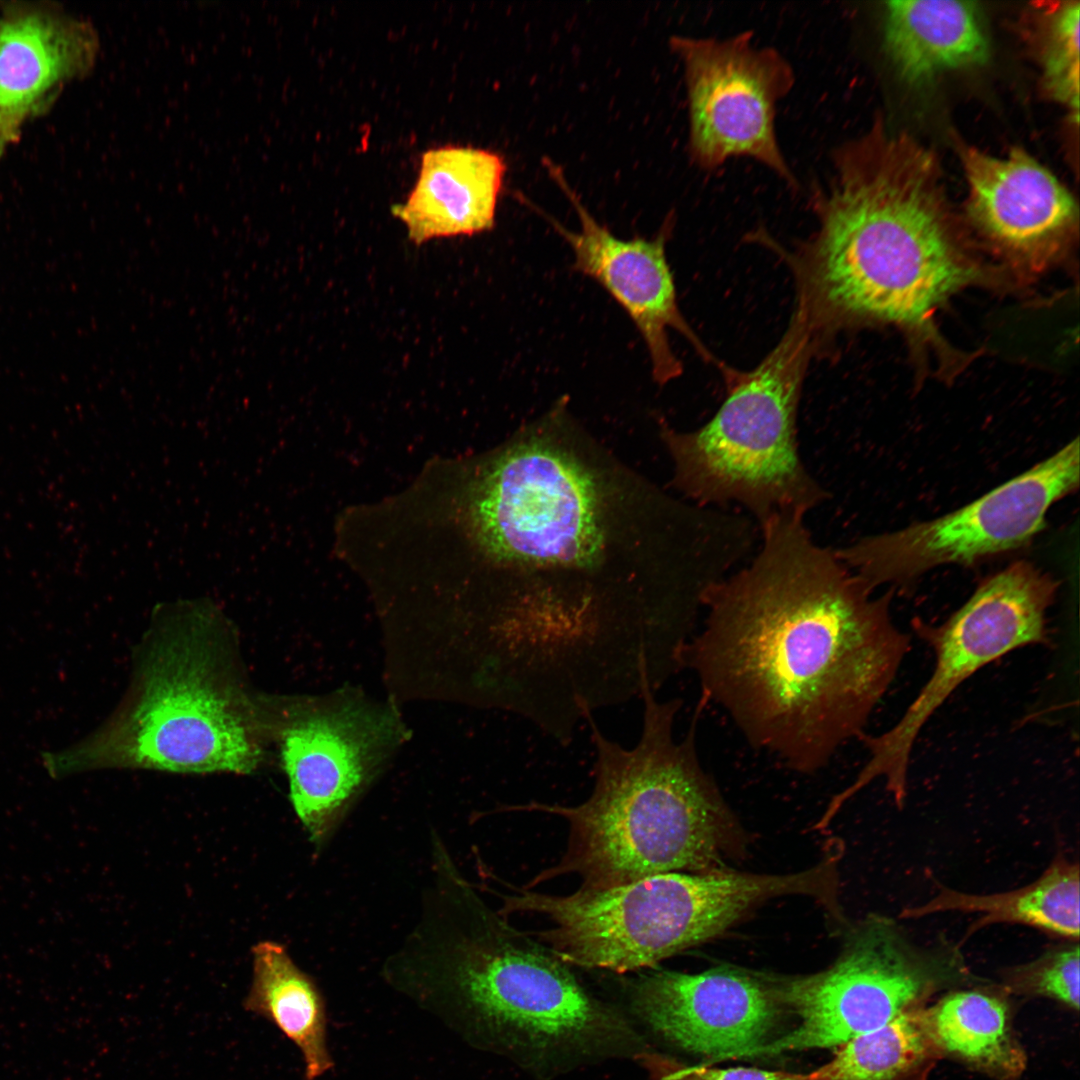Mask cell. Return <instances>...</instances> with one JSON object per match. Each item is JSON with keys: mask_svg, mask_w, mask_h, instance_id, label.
Instances as JSON below:
<instances>
[{"mask_svg": "<svg viewBox=\"0 0 1080 1080\" xmlns=\"http://www.w3.org/2000/svg\"><path fill=\"white\" fill-rule=\"evenodd\" d=\"M804 518L759 526L760 551L706 593L679 660L751 747L810 774L865 733L910 636L892 619V593L874 596Z\"/></svg>", "mask_w": 1080, "mask_h": 1080, "instance_id": "6da1fadb", "label": "cell"}, {"mask_svg": "<svg viewBox=\"0 0 1080 1080\" xmlns=\"http://www.w3.org/2000/svg\"><path fill=\"white\" fill-rule=\"evenodd\" d=\"M832 168L811 194L816 231L786 256L797 304L823 343L872 323L935 338V312L986 278L953 230L935 158L878 123L838 147Z\"/></svg>", "mask_w": 1080, "mask_h": 1080, "instance_id": "7a4b0ae2", "label": "cell"}, {"mask_svg": "<svg viewBox=\"0 0 1080 1080\" xmlns=\"http://www.w3.org/2000/svg\"><path fill=\"white\" fill-rule=\"evenodd\" d=\"M232 625L207 600L157 610L125 696L92 734L42 755L54 778L100 768L255 771L272 719L245 681Z\"/></svg>", "mask_w": 1080, "mask_h": 1080, "instance_id": "3957f363", "label": "cell"}, {"mask_svg": "<svg viewBox=\"0 0 1080 1080\" xmlns=\"http://www.w3.org/2000/svg\"><path fill=\"white\" fill-rule=\"evenodd\" d=\"M643 726L635 747L606 738L585 715L596 750L594 786L575 806L530 802L508 811L557 815L568 824L560 861L536 875L526 889L575 874L580 889L600 890L667 872L724 869L736 840L734 818L711 776L702 767L696 731L704 704L698 702L689 730L674 737L679 698L661 701L644 684Z\"/></svg>", "mask_w": 1080, "mask_h": 1080, "instance_id": "277c9868", "label": "cell"}, {"mask_svg": "<svg viewBox=\"0 0 1080 1080\" xmlns=\"http://www.w3.org/2000/svg\"><path fill=\"white\" fill-rule=\"evenodd\" d=\"M459 916L423 929L409 990L456 1019L537 1048L593 1050L630 1043L631 1030L568 965L460 886Z\"/></svg>", "mask_w": 1080, "mask_h": 1080, "instance_id": "5b68a950", "label": "cell"}, {"mask_svg": "<svg viewBox=\"0 0 1080 1080\" xmlns=\"http://www.w3.org/2000/svg\"><path fill=\"white\" fill-rule=\"evenodd\" d=\"M822 348L797 305L783 337L755 368L724 374L727 396L706 424L663 429L678 489L703 506L739 504L759 526L822 504L829 493L806 469L797 441L803 381Z\"/></svg>", "mask_w": 1080, "mask_h": 1080, "instance_id": "8992f818", "label": "cell"}, {"mask_svg": "<svg viewBox=\"0 0 1080 1080\" xmlns=\"http://www.w3.org/2000/svg\"><path fill=\"white\" fill-rule=\"evenodd\" d=\"M786 890L782 875L667 872L568 895L516 889L502 897L499 913L544 916L552 925L535 935L567 965L626 973L720 935Z\"/></svg>", "mask_w": 1080, "mask_h": 1080, "instance_id": "52a82bcc", "label": "cell"}, {"mask_svg": "<svg viewBox=\"0 0 1080 1080\" xmlns=\"http://www.w3.org/2000/svg\"><path fill=\"white\" fill-rule=\"evenodd\" d=\"M798 1025L749 1057L839 1047L972 975L958 947L913 944L891 919L872 914L848 931L836 960L809 975L766 977Z\"/></svg>", "mask_w": 1080, "mask_h": 1080, "instance_id": "ba28073f", "label": "cell"}, {"mask_svg": "<svg viewBox=\"0 0 1080 1080\" xmlns=\"http://www.w3.org/2000/svg\"><path fill=\"white\" fill-rule=\"evenodd\" d=\"M1057 588L1048 574L1019 561L986 578L944 622L935 625L913 619L914 633L934 654V669L893 727L879 735L863 733L858 738L868 751V761L845 793L852 797L881 778L901 807L907 795L912 750L924 724L982 667L1018 648L1049 645L1047 613Z\"/></svg>", "mask_w": 1080, "mask_h": 1080, "instance_id": "9c48e42d", "label": "cell"}, {"mask_svg": "<svg viewBox=\"0 0 1080 1080\" xmlns=\"http://www.w3.org/2000/svg\"><path fill=\"white\" fill-rule=\"evenodd\" d=\"M1079 440L977 500L933 520L867 536L835 550L874 590L906 585L932 568L970 565L1019 549L1042 530L1046 513L1079 486Z\"/></svg>", "mask_w": 1080, "mask_h": 1080, "instance_id": "30bf717a", "label": "cell"}, {"mask_svg": "<svg viewBox=\"0 0 1080 1080\" xmlns=\"http://www.w3.org/2000/svg\"><path fill=\"white\" fill-rule=\"evenodd\" d=\"M472 524L494 558L533 566H584L599 554L602 532L589 475L562 452L516 448L482 478Z\"/></svg>", "mask_w": 1080, "mask_h": 1080, "instance_id": "8fae6325", "label": "cell"}, {"mask_svg": "<svg viewBox=\"0 0 1080 1080\" xmlns=\"http://www.w3.org/2000/svg\"><path fill=\"white\" fill-rule=\"evenodd\" d=\"M753 33L727 38L672 36L688 99V151L694 163L715 170L735 157L757 161L792 189L797 179L777 140V104L795 76L772 47H757Z\"/></svg>", "mask_w": 1080, "mask_h": 1080, "instance_id": "7c38bea8", "label": "cell"}, {"mask_svg": "<svg viewBox=\"0 0 1080 1080\" xmlns=\"http://www.w3.org/2000/svg\"><path fill=\"white\" fill-rule=\"evenodd\" d=\"M632 1005L665 1040L717 1059L764 1045L781 1008L766 977L721 968L651 972L633 986Z\"/></svg>", "mask_w": 1080, "mask_h": 1080, "instance_id": "4fadbf2b", "label": "cell"}, {"mask_svg": "<svg viewBox=\"0 0 1080 1080\" xmlns=\"http://www.w3.org/2000/svg\"><path fill=\"white\" fill-rule=\"evenodd\" d=\"M968 210L977 229L1008 264L1041 272L1070 246L1077 205L1057 178L1023 149L1004 157L964 146Z\"/></svg>", "mask_w": 1080, "mask_h": 1080, "instance_id": "5bb4252c", "label": "cell"}, {"mask_svg": "<svg viewBox=\"0 0 1080 1080\" xmlns=\"http://www.w3.org/2000/svg\"><path fill=\"white\" fill-rule=\"evenodd\" d=\"M564 191L577 211L580 228L572 231L549 221L571 247L574 270L596 281L635 324L646 345L654 380L665 384L682 373V364L670 345V329L682 334L704 360L721 370L724 365L716 361L691 329L677 302L666 257L672 217L652 238L622 239L598 223L567 186Z\"/></svg>", "mask_w": 1080, "mask_h": 1080, "instance_id": "9a60e30c", "label": "cell"}, {"mask_svg": "<svg viewBox=\"0 0 1080 1080\" xmlns=\"http://www.w3.org/2000/svg\"><path fill=\"white\" fill-rule=\"evenodd\" d=\"M360 711L295 718L281 733V756L293 807L321 843L367 782L384 729Z\"/></svg>", "mask_w": 1080, "mask_h": 1080, "instance_id": "2e32d148", "label": "cell"}, {"mask_svg": "<svg viewBox=\"0 0 1080 1080\" xmlns=\"http://www.w3.org/2000/svg\"><path fill=\"white\" fill-rule=\"evenodd\" d=\"M506 165L496 152L446 145L426 150L407 199L392 213L416 245L473 236L495 225Z\"/></svg>", "mask_w": 1080, "mask_h": 1080, "instance_id": "e0dca14e", "label": "cell"}, {"mask_svg": "<svg viewBox=\"0 0 1080 1080\" xmlns=\"http://www.w3.org/2000/svg\"><path fill=\"white\" fill-rule=\"evenodd\" d=\"M95 41L72 19L41 12L0 22V158L34 106L91 63Z\"/></svg>", "mask_w": 1080, "mask_h": 1080, "instance_id": "ac0fdd59", "label": "cell"}, {"mask_svg": "<svg viewBox=\"0 0 1080 1080\" xmlns=\"http://www.w3.org/2000/svg\"><path fill=\"white\" fill-rule=\"evenodd\" d=\"M884 16L885 48L910 84L983 65L989 58V41L976 2L895 0L886 2Z\"/></svg>", "mask_w": 1080, "mask_h": 1080, "instance_id": "d6986e66", "label": "cell"}, {"mask_svg": "<svg viewBox=\"0 0 1080 1080\" xmlns=\"http://www.w3.org/2000/svg\"><path fill=\"white\" fill-rule=\"evenodd\" d=\"M252 953L253 977L245 1009L270 1021L294 1043L302 1055L306 1080L319 1079L334 1064L327 1045L325 1002L319 989L282 945L261 942Z\"/></svg>", "mask_w": 1080, "mask_h": 1080, "instance_id": "ffe728a7", "label": "cell"}, {"mask_svg": "<svg viewBox=\"0 0 1080 1080\" xmlns=\"http://www.w3.org/2000/svg\"><path fill=\"white\" fill-rule=\"evenodd\" d=\"M926 1010L943 1056L996 1080H1016L1025 1071L1027 1055L1012 1028L1002 992L952 991Z\"/></svg>", "mask_w": 1080, "mask_h": 1080, "instance_id": "44dd1931", "label": "cell"}, {"mask_svg": "<svg viewBox=\"0 0 1080 1080\" xmlns=\"http://www.w3.org/2000/svg\"><path fill=\"white\" fill-rule=\"evenodd\" d=\"M1080 879L1077 863L1057 856L1034 882L1013 891L973 895L941 887L927 903L905 908L902 918L936 912H978L969 934L995 923L1032 926L1068 939L1079 938Z\"/></svg>", "mask_w": 1080, "mask_h": 1080, "instance_id": "7402d4cb", "label": "cell"}, {"mask_svg": "<svg viewBox=\"0 0 1080 1080\" xmlns=\"http://www.w3.org/2000/svg\"><path fill=\"white\" fill-rule=\"evenodd\" d=\"M941 1056L926 1007L919 1006L839 1046L809 1080H917Z\"/></svg>", "mask_w": 1080, "mask_h": 1080, "instance_id": "603a6c76", "label": "cell"}, {"mask_svg": "<svg viewBox=\"0 0 1080 1080\" xmlns=\"http://www.w3.org/2000/svg\"><path fill=\"white\" fill-rule=\"evenodd\" d=\"M1079 13L1077 1L1055 7L1049 15L1042 56L1046 88L1069 108L1075 122L1079 118Z\"/></svg>", "mask_w": 1080, "mask_h": 1080, "instance_id": "cb8c5ba5", "label": "cell"}, {"mask_svg": "<svg viewBox=\"0 0 1080 1080\" xmlns=\"http://www.w3.org/2000/svg\"><path fill=\"white\" fill-rule=\"evenodd\" d=\"M1080 959L1078 944L1047 951L1039 958L1006 970V992L1056 1000L1079 1009Z\"/></svg>", "mask_w": 1080, "mask_h": 1080, "instance_id": "d4e9b609", "label": "cell"}, {"mask_svg": "<svg viewBox=\"0 0 1080 1080\" xmlns=\"http://www.w3.org/2000/svg\"><path fill=\"white\" fill-rule=\"evenodd\" d=\"M642 1066L653 1080H809V1073L771 1071L749 1067L715 1068L687 1065L666 1055L644 1052Z\"/></svg>", "mask_w": 1080, "mask_h": 1080, "instance_id": "484cf974", "label": "cell"}]
</instances>
